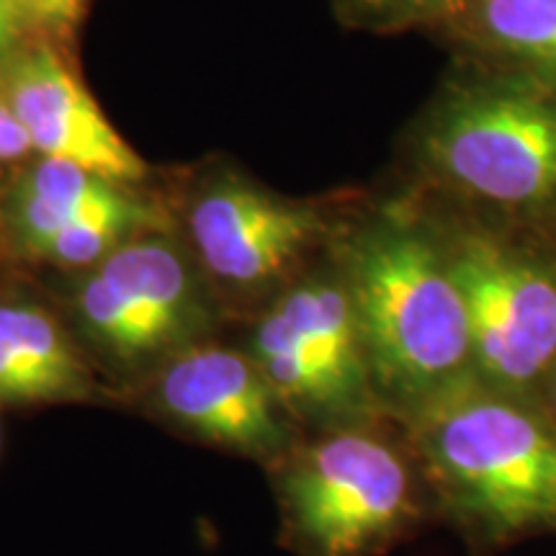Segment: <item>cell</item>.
Returning a JSON list of instances; mask_svg holds the SVG:
<instances>
[{
    "mask_svg": "<svg viewBox=\"0 0 556 556\" xmlns=\"http://www.w3.org/2000/svg\"><path fill=\"white\" fill-rule=\"evenodd\" d=\"M351 299L374 364L394 384H446L471 353L467 302L454 270L415 235L379 232L361 242Z\"/></svg>",
    "mask_w": 556,
    "mask_h": 556,
    "instance_id": "6da1fadb",
    "label": "cell"
},
{
    "mask_svg": "<svg viewBox=\"0 0 556 556\" xmlns=\"http://www.w3.org/2000/svg\"><path fill=\"white\" fill-rule=\"evenodd\" d=\"M422 435L471 513L503 528L556 520V435L539 417L482 394H446Z\"/></svg>",
    "mask_w": 556,
    "mask_h": 556,
    "instance_id": "7a4b0ae2",
    "label": "cell"
},
{
    "mask_svg": "<svg viewBox=\"0 0 556 556\" xmlns=\"http://www.w3.org/2000/svg\"><path fill=\"white\" fill-rule=\"evenodd\" d=\"M428 155L448 180L492 204H554L556 93L523 83L469 90L435 119Z\"/></svg>",
    "mask_w": 556,
    "mask_h": 556,
    "instance_id": "3957f363",
    "label": "cell"
},
{
    "mask_svg": "<svg viewBox=\"0 0 556 556\" xmlns=\"http://www.w3.org/2000/svg\"><path fill=\"white\" fill-rule=\"evenodd\" d=\"M409 500L405 462L364 433L315 443L287 479L291 526L315 556L364 554L407 518Z\"/></svg>",
    "mask_w": 556,
    "mask_h": 556,
    "instance_id": "277c9868",
    "label": "cell"
},
{
    "mask_svg": "<svg viewBox=\"0 0 556 556\" xmlns=\"http://www.w3.org/2000/svg\"><path fill=\"white\" fill-rule=\"evenodd\" d=\"M451 270L484 371L505 384L541 377L556 358V278L490 240L467 242Z\"/></svg>",
    "mask_w": 556,
    "mask_h": 556,
    "instance_id": "5b68a950",
    "label": "cell"
},
{
    "mask_svg": "<svg viewBox=\"0 0 556 556\" xmlns=\"http://www.w3.org/2000/svg\"><path fill=\"white\" fill-rule=\"evenodd\" d=\"M160 402L184 428L242 454L281 448L283 430L274 389L253 358L227 348H197L165 368Z\"/></svg>",
    "mask_w": 556,
    "mask_h": 556,
    "instance_id": "8992f818",
    "label": "cell"
},
{
    "mask_svg": "<svg viewBox=\"0 0 556 556\" xmlns=\"http://www.w3.org/2000/svg\"><path fill=\"white\" fill-rule=\"evenodd\" d=\"M11 109L45 160L80 165L114 184L144 173L142 157L52 50L26 54L13 67Z\"/></svg>",
    "mask_w": 556,
    "mask_h": 556,
    "instance_id": "52a82bcc",
    "label": "cell"
},
{
    "mask_svg": "<svg viewBox=\"0 0 556 556\" xmlns=\"http://www.w3.org/2000/svg\"><path fill=\"white\" fill-rule=\"evenodd\" d=\"M315 229L309 208L240 184L208 191L191 212V235L206 268L240 287L281 274Z\"/></svg>",
    "mask_w": 556,
    "mask_h": 556,
    "instance_id": "ba28073f",
    "label": "cell"
},
{
    "mask_svg": "<svg viewBox=\"0 0 556 556\" xmlns=\"http://www.w3.org/2000/svg\"><path fill=\"white\" fill-rule=\"evenodd\" d=\"M83 392L86 368L58 323L34 307H0V397L58 402Z\"/></svg>",
    "mask_w": 556,
    "mask_h": 556,
    "instance_id": "9c48e42d",
    "label": "cell"
},
{
    "mask_svg": "<svg viewBox=\"0 0 556 556\" xmlns=\"http://www.w3.org/2000/svg\"><path fill=\"white\" fill-rule=\"evenodd\" d=\"M129 199V193L99 173L62 160H45L26 176L16 193L18 235L26 248L41 253V248L70 222L119 206Z\"/></svg>",
    "mask_w": 556,
    "mask_h": 556,
    "instance_id": "30bf717a",
    "label": "cell"
},
{
    "mask_svg": "<svg viewBox=\"0 0 556 556\" xmlns=\"http://www.w3.org/2000/svg\"><path fill=\"white\" fill-rule=\"evenodd\" d=\"M99 274L135 307L157 345L176 336L189 315V276L165 242L139 240L116 248L101 261Z\"/></svg>",
    "mask_w": 556,
    "mask_h": 556,
    "instance_id": "8fae6325",
    "label": "cell"
},
{
    "mask_svg": "<svg viewBox=\"0 0 556 556\" xmlns=\"http://www.w3.org/2000/svg\"><path fill=\"white\" fill-rule=\"evenodd\" d=\"M253 351V361L281 405L323 407L353 394L278 307L255 330Z\"/></svg>",
    "mask_w": 556,
    "mask_h": 556,
    "instance_id": "7c38bea8",
    "label": "cell"
},
{
    "mask_svg": "<svg viewBox=\"0 0 556 556\" xmlns=\"http://www.w3.org/2000/svg\"><path fill=\"white\" fill-rule=\"evenodd\" d=\"M296 330L315 345L332 371L356 392L364 377L361 328L351 294L332 283H307L278 304Z\"/></svg>",
    "mask_w": 556,
    "mask_h": 556,
    "instance_id": "4fadbf2b",
    "label": "cell"
},
{
    "mask_svg": "<svg viewBox=\"0 0 556 556\" xmlns=\"http://www.w3.org/2000/svg\"><path fill=\"white\" fill-rule=\"evenodd\" d=\"M479 21L497 47L556 67V0H482Z\"/></svg>",
    "mask_w": 556,
    "mask_h": 556,
    "instance_id": "5bb4252c",
    "label": "cell"
},
{
    "mask_svg": "<svg viewBox=\"0 0 556 556\" xmlns=\"http://www.w3.org/2000/svg\"><path fill=\"white\" fill-rule=\"evenodd\" d=\"M139 222H144V206L129 199L119 206L70 222L41 248L39 255L65 263V266H88V263L106 261L116 248H122L124 235L135 229Z\"/></svg>",
    "mask_w": 556,
    "mask_h": 556,
    "instance_id": "9a60e30c",
    "label": "cell"
},
{
    "mask_svg": "<svg viewBox=\"0 0 556 556\" xmlns=\"http://www.w3.org/2000/svg\"><path fill=\"white\" fill-rule=\"evenodd\" d=\"M80 309L86 315L88 325L114 351L137 356V353L157 348L155 338L137 315L135 307L116 291L101 274H93L80 291Z\"/></svg>",
    "mask_w": 556,
    "mask_h": 556,
    "instance_id": "2e32d148",
    "label": "cell"
},
{
    "mask_svg": "<svg viewBox=\"0 0 556 556\" xmlns=\"http://www.w3.org/2000/svg\"><path fill=\"white\" fill-rule=\"evenodd\" d=\"M26 18L50 31H67L78 24L86 0H21Z\"/></svg>",
    "mask_w": 556,
    "mask_h": 556,
    "instance_id": "e0dca14e",
    "label": "cell"
},
{
    "mask_svg": "<svg viewBox=\"0 0 556 556\" xmlns=\"http://www.w3.org/2000/svg\"><path fill=\"white\" fill-rule=\"evenodd\" d=\"M31 150L29 137L21 127L18 116L13 114L11 106L0 103V160L21 157L24 152Z\"/></svg>",
    "mask_w": 556,
    "mask_h": 556,
    "instance_id": "ac0fdd59",
    "label": "cell"
},
{
    "mask_svg": "<svg viewBox=\"0 0 556 556\" xmlns=\"http://www.w3.org/2000/svg\"><path fill=\"white\" fill-rule=\"evenodd\" d=\"M26 11L21 0H0V58L16 45L21 37V26H24Z\"/></svg>",
    "mask_w": 556,
    "mask_h": 556,
    "instance_id": "d6986e66",
    "label": "cell"
},
{
    "mask_svg": "<svg viewBox=\"0 0 556 556\" xmlns=\"http://www.w3.org/2000/svg\"><path fill=\"white\" fill-rule=\"evenodd\" d=\"M361 3L371 5V9H417V5H428L433 0H361Z\"/></svg>",
    "mask_w": 556,
    "mask_h": 556,
    "instance_id": "ffe728a7",
    "label": "cell"
}]
</instances>
